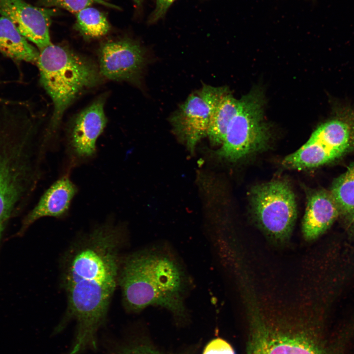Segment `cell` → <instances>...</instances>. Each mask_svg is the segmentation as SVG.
<instances>
[{"mask_svg":"<svg viewBox=\"0 0 354 354\" xmlns=\"http://www.w3.org/2000/svg\"><path fill=\"white\" fill-rule=\"evenodd\" d=\"M125 240L121 226L106 222L80 236L63 255L60 279L67 310L55 332L75 321V337L68 354L96 349L97 331L106 321L118 286L120 250Z\"/></svg>","mask_w":354,"mask_h":354,"instance_id":"cell-1","label":"cell"},{"mask_svg":"<svg viewBox=\"0 0 354 354\" xmlns=\"http://www.w3.org/2000/svg\"><path fill=\"white\" fill-rule=\"evenodd\" d=\"M188 280L177 258L159 248L122 256L118 276L122 304L126 311L138 312L151 306L162 307L179 319L187 311L185 295Z\"/></svg>","mask_w":354,"mask_h":354,"instance_id":"cell-2","label":"cell"},{"mask_svg":"<svg viewBox=\"0 0 354 354\" xmlns=\"http://www.w3.org/2000/svg\"><path fill=\"white\" fill-rule=\"evenodd\" d=\"M40 50L36 64L41 83L53 103V131L75 98L98 83L99 73L89 59L66 47L51 43Z\"/></svg>","mask_w":354,"mask_h":354,"instance_id":"cell-3","label":"cell"},{"mask_svg":"<svg viewBox=\"0 0 354 354\" xmlns=\"http://www.w3.org/2000/svg\"><path fill=\"white\" fill-rule=\"evenodd\" d=\"M247 354H331L320 329L308 321L251 314Z\"/></svg>","mask_w":354,"mask_h":354,"instance_id":"cell-4","label":"cell"},{"mask_svg":"<svg viewBox=\"0 0 354 354\" xmlns=\"http://www.w3.org/2000/svg\"><path fill=\"white\" fill-rule=\"evenodd\" d=\"M31 148L28 136L0 134V239L33 181Z\"/></svg>","mask_w":354,"mask_h":354,"instance_id":"cell-5","label":"cell"},{"mask_svg":"<svg viewBox=\"0 0 354 354\" xmlns=\"http://www.w3.org/2000/svg\"><path fill=\"white\" fill-rule=\"evenodd\" d=\"M263 102L262 94L257 90L240 99L238 109L218 150L220 157L236 161L266 148L270 133L264 119Z\"/></svg>","mask_w":354,"mask_h":354,"instance_id":"cell-6","label":"cell"},{"mask_svg":"<svg viewBox=\"0 0 354 354\" xmlns=\"http://www.w3.org/2000/svg\"><path fill=\"white\" fill-rule=\"evenodd\" d=\"M250 202L256 222L269 237L280 242L290 237L297 207L294 193L287 182L274 180L255 186Z\"/></svg>","mask_w":354,"mask_h":354,"instance_id":"cell-7","label":"cell"},{"mask_svg":"<svg viewBox=\"0 0 354 354\" xmlns=\"http://www.w3.org/2000/svg\"><path fill=\"white\" fill-rule=\"evenodd\" d=\"M227 92L226 88L205 85L191 94L170 117L174 131L190 150L207 136L212 114Z\"/></svg>","mask_w":354,"mask_h":354,"instance_id":"cell-8","label":"cell"},{"mask_svg":"<svg viewBox=\"0 0 354 354\" xmlns=\"http://www.w3.org/2000/svg\"><path fill=\"white\" fill-rule=\"evenodd\" d=\"M146 62L143 48L130 39L107 42L99 50V73L110 80H137Z\"/></svg>","mask_w":354,"mask_h":354,"instance_id":"cell-9","label":"cell"},{"mask_svg":"<svg viewBox=\"0 0 354 354\" xmlns=\"http://www.w3.org/2000/svg\"><path fill=\"white\" fill-rule=\"evenodd\" d=\"M56 12L23 0H0V16L9 19L24 37L40 50L52 43L49 28Z\"/></svg>","mask_w":354,"mask_h":354,"instance_id":"cell-10","label":"cell"},{"mask_svg":"<svg viewBox=\"0 0 354 354\" xmlns=\"http://www.w3.org/2000/svg\"><path fill=\"white\" fill-rule=\"evenodd\" d=\"M104 103L103 97L97 99L74 120L68 136V147L74 158L85 160L95 153L97 139L107 123Z\"/></svg>","mask_w":354,"mask_h":354,"instance_id":"cell-11","label":"cell"},{"mask_svg":"<svg viewBox=\"0 0 354 354\" xmlns=\"http://www.w3.org/2000/svg\"><path fill=\"white\" fill-rule=\"evenodd\" d=\"M340 216L338 206L330 191L319 189L308 196L302 230L307 240L324 234Z\"/></svg>","mask_w":354,"mask_h":354,"instance_id":"cell-12","label":"cell"},{"mask_svg":"<svg viewBox=\"0 0 354 354\" xmlns=\"http://www.w3.org/2000/svg\"><path fill=\"white\" fill-rule=\"evenodd\" d=\"M77 190L75 184L68 177L58 179L44 193L36 205L26 216L22 231L42 217L61 218L65 216Z\"/></svg>","mask_w":354,"mask_h":354,"instance_id":"cell-13","label":"cell"},{"mask_svg":"<svg viewBox=\"0 0 354 354\" xmlns=\"http://www.w3.org/2000/svg\"><path fill=\"white\" fill-rule=\"evenodd\" d=\"M0 54L17 61L36 63L39 52L9 19L0 16Z\"/></svg>","mask_w":354,"mask_h":354,"instance_id":"cell-14","label":"cell"},{"mask_svg":"<svg viewBox=\"0 0 354 354\" xmlns=\"http://www.w3.org/2000/svg\"><path fill=\"white\" fill-rule=\"evenodd\" d=\"M330 191L338 206L340 216L349 229H354V162L335 179Z\"/></svg>","mask_w":354,"mask_h":354,"instance_id":"cell-15","label":"cell"},{"mask_svg":"<svg viewBox=\"0 0 354 354\" xmlns=\"http://www.w3.org/2000/svg\"><path fill=\"white\" fill-rule=\"evenodd\" d=\"M240 99L235 98L229 92L220 99L210 119L207 136L212 145H221L227 128L236 113Z\"/></svg>","mask_w":354,"mask_h":354,"instance_id":"cell-16","label":"cell"},{"mask_svg":"<svg viewBox=\"0 0 354 354\" xmlns=\"http://www.w3.org/2000/svg\"><path fill=\"white\" fill-rule=\"evenodd\" d=\"M334 161L332 156L316 143L307 141L300 148L287 156L282 165L293 169L313 168Z\"/></svg>","mask_w":354,"mask_h":354,"instance_id":"cell-17","label":"cell"},{"mask_svg":"<svg viewBox=\"0 0 354 354\" xmlns=\"http://www.w3.org/2000/svg\"><path fill=\"white\" fill-rule=\"evenodd\" d=\"M75 28L87 38H97L106 35L110 26L105 15L98 9L88 7L75 14Z\"/></svg>","mask_w":354,"mask_h":354,"instance_id":"cell-18","label":"cell"},{"mask_svg":"<svg viewBox=\"0 0 354 354\" xmlns=\"http://www.w3.org/2000/svg\"><path fill=\"white\" fill-rule=\"evenodd\" d=\"M37 4L39 6L46 8H62L74 14L93 4L119 9L118 6L110 2L109 0H39Z\"/></svg>","mask_w":354,"mask_h":354,"instance_id":"cell-19","label":"cell"},{"mask_svg":"<svg viewBox=\"0 0 354 354\" xmlns=\"http://www.w3.org/2000/svg\"><path fill=\"white\" fill-rule=\"evenodd\" d=\"M112 354H165L145 343L132 344L120 347Z\"/></svg>","mask_w":354,"mask_h":354,"instance_id":"cell-20","label":"cell"},{"mask_svg":"<svg viewBox=\"0 0 354 354\" xmlns=\"http://www.w3.org/2000/svg\"><path fill=\"white\" fill-rule=\"evenodd\" d=\"M203 354H236L231 345L226 340L217 338L210 341L206 346Z\"/></svg>","mask_w":354,"mask_h":354,"instance_id":"cell-21","label":"cell"},{"mask_svg":"<svg viewBox=\"0 0 354 354\" xmlns=\"http://www.w3.org/2000/svg\"><path fill=\"white\" fill-rule=\"evenodd\" d=\"M175 0H155V8L148 18V23L149 24H154L162 19Z\"/></svg>","mask_w":354,"mask_h":354,"instance_id":"cell-22","label":"cell"},{"mask_svg":"<svg viewBox=\"0 0 354 354\" xmlns=\"http://www.w3.org/2000/svg\"><path fill=\"white\" fill-rule=\"evenodd\" d=\"M134 2L137 5H140L141 4L143 0H133Z\"/></svg>","mask_w":354,"mask_h":354,"instance_id":"cell-23","label":"cell"}]
</instances>
